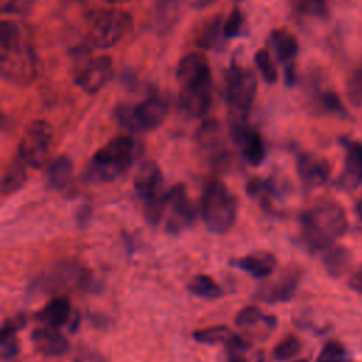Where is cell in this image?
I'll use <instances>...</instances> for the list:
<instances>
[{"label":"cell","mask_w":362,"mask_h":362,"mask_svg":"<svg viewBox=\"0 0 362 362\" xmlns=\"http://www.w3.org/2000/svg\"><path fill=\"white\" fill-rule=\"evenodd\" d=\"M300 225L304 243L314 252L332 246L349 226L345 209L331 198H322L303 211Z\"/></svg>","instance_id":"obj_1"},{"label":"cell","mask_w":362,"mask_h":362,"mask_svg":"<svg viewBox=\"0 0 362 362\" xmlns=\"http://www.w3.org/2000/svg\"><path fill=\"white\" fill-rule=\"evenodd\" d=\"M37 57L31 45L24 41L21 28L4 20L0 25V71L13 83H28L37 75Z\"/></svg>","instance_id":"obj_2"},{"label":"cell","mask_w":362,"mask_h":362,"mask_svg":"<svg viewBox=\"0 0 362 362\" xmlns=\"http://www.w3.org/2000/svg\"><path fill=\"white\" fill-rule=\"evenodd\" d=\"M257 90L256 74L246 66L233 64L226 75V100L229 106V133L235 143L250 129L247 113Z\"/></svg>","instance_id":"obj_3"},{"label":"cell","mask_w":362,"mask_h":362,"mask_svg":"<svg viewBox=\"0 0 362 362\" xmlns=\"http://www.w3.org/2000/svg\"><path fill=\"white\" fill-rule=\"evenodd\" d=\"M136 156V140L130 136H117L93 154L85 171V181L89 184L116 181L129 171Z\"/></svg>","instance_id":"obj_4"},{"label":"cell","mask_w":362,"mask_h":362,"mask_svg":"<svg viewBox=\"0 0 362 362\" xmlns=\"http://www.w3.org/2000/svg\"><path fill=\"white\" fill-rule=\"evenodd\" d=\"M238 214V202L229 188L219 180H208L202 188L201 216L205 226L214 233L228 232Z\"/></svg>","instance_id":"obj_5"},{"label":"cell","mask_w":362,"mask_h":362,"mask_svg":"<svg viewBox=\"0 0 362 362\" xmlns=\"http://www.w3.org/2000/svg\"><path fill=\"white\" fill-rule=\"evenodd\" d=\"M134 189L143 201L144 216L150 223H158L165 214L164 178L160 165L153 160L143 161L133 180Z\"/></svg>","instance_id":"obj_6"},{"label":"cell","mask_w":362,"mask_h":362,"mask_svg":"<svg viewBox=\"0 0 362 362\" xmlns=\"http://www.w3.org/2000/svg\"><path fill=\"white\" fill-rule=\"evenodd\" d=\"M115 113L117 120L129 130H154L165 120L168 103L160 95H150L137 105H119Z\"/></svg>","instance_id":"obj_7"},{"label":"cell","mask_w":362,"mask_h":362,"mask_svg":"<svg viewBox=\"0 0 362 362\" xmlns=\"http://www.w3.org/2000/svg\"><path fill=\"white\" fill-rule=\"evenodd\" d=\"M86 281L88 273L83 266L75 260H62L38 274L33 280L30 290L34 294H52L82 287Z\"/></svg>","instance_id":"obj_8"},{"label":"cell","mask_w":362,"mask_h":362,"mask_svg":"<svg viewBox=\"0 0 362 362\" xmlns=\"http://www.w3.org/2000/svg\"><path fill=\"white\" fill-rule=\"evenodd\" d=\"M132 25V17L119 8L99 11L89 25V40L98 48L116 45Z\"/></svg>","instance_id":"obj_9"},{"label":"cell","mask_w":362,"mask_h":362,"mask_svg":"<svg viewBox=\"0 0 362 362\" xmlns=\"http://www.w3.org/2000/svg\"><path fill=\"white\" fill-rule=\"evenodd\" d=\"M51 141V124L45 120H34L24 130L18 146V157L27 164V167L40 168L47 160Z\"/></svg>","instance_id":"obj_10"},{"label":"cell","mask_w":362,"mask_h":362,"mask_svg":"<svg viewBox=\"0 0 362 362\" xmlns=\"http://www.w3.org/2000/svg\"><path fill=\"white\" fill-rule=\"evenodd\" d=\"M165 214V229L168 233H178L194 222L195 208L182 184H175L170 191H167Z\"/></svg>","instance_id":"obj_11"},{"label":"cell","mask_w":362,"mask_h":362,"mask_svg":"<svg viewBox=\"0 0 362 362\" xmlns=\"http://www.w3.org/2000/svg\"><path fill=\"white\" fill-rule=\"evenodd\" d=\"M301 276L303 272L298 267L290 266L281 270L276 279L263 283L256 290L255 298L264 303L290 301L298 288Z\"/></svg>","instance_id":"obj_12"},{"label":"cell","mask_w":362,"mask_h":362,"mask_svg":"<svg viewBox=\"0 0 362 362\" xmlns=\"http://www.w3.org/2000/svg\"><path fill=\"white\" fill-rule=\"evenodd\" d=\"M177 81L180 83V89L212 86L209 62L204 54H187L177 66Z\"/></svg>","instance_id":"obj_13"},{"label":"cell","mask_w":362,"mask_h":362,"mask_svg":"<svg viewBox=\"0 0 362 362\" xmlns=\"http://www.w3.org/2000/svg\"><path fill=\"white\" fill-rule=\"evenodd\" d=\"M113 62L109 55L93 58L76 76V85L86 93L99 92L112 78Z\"/></svg>","instance_id":"obj_14"},{"label":"cell","mask_w":362,"mask_h":362,"mask_svg":"<svg viewBox=\"0 0 362 362\" xmlns=\"http://www.w3.org/2000/svg\"><path fill=\"white\" fill-rule=\"evenodd\" d=\"M197 141L201 151L211 163L221 164L226 160L223 133L216 120L209 119L201 124L197 133Z\"/></svg>","instance_id":"obj_15"},{"label":"cell","mask_w":362,"mask_h":362,"mask_svg":"<svg viewBox=\"0 0 362 362\" xmlns=\"http://www.w3.org/2000/svg\"><path fill=\"white\" fill-rule=\"evenodd\" d=\"M297 173L305 189H313L325 184L331 174L329 164L310 153H301L297 157Z\"/></svg>","instance_id":"obj_16"},{"label":"cell","mask_w":362,"mask_h":362,"mask_svg":"<svg viewBox=\"0 0 362 362\" xmlns=\"http://www.w3.org/2000/svg\"><path fill=\"white\" fill-rule=\"evenodd\" d=\"M235 324L249 335L264 338L276 328L277 320L274 315L263 314L262 310L256 305H247L236 314Z\"/></svg>","instance_id":"obj_17"},{"label":"cell","mask_w":362,"mask_h":362,"mask_svg":"<svg viewBox=\"0 0 362 362\" xmlns=\"http://www.w3.org/2000/svg\"><path fill=\"white\" fill-rule=\"evenodd\" d=\"M31 341L37 352L44 356H61L68 352V339L54 327H38L31 332Z\"/></svg>","instance_id":"obj_18"},{"label":"cell","mask_w":362,"mask_h":362,"mask_svg":"<svg viewBox=\"0 0 362 362\" xmlns=\"http://www.w3.org/2000/svg\"><path fill=\"white\" fill-rule=\"evenodd\" d=\"M230 263L255 279H264L274 272L277 266V259L272 252L256 250L242 257L233 259Z\"/></svg>","instance_id":"obj_19"},{"label":"cell","mask_w":362,"mask_h":362,"mask_svg":"<svg viewBox=\"0 0 362 362\" xmlns=\"http://www.w3.org/2000/svg\"><path fill=\"white\" fill-rule=\"evenodd\" d=\"M345 165L341 175V185L344 188H354L362 184V143L344 140Z\"/></svg>","instance_id":"obj_20"},{"label":"cell","mask_w":362,"mask_h":362,"mask_svg":"<svg viewBox=\"0 0 362 362\" xmlns=\"http://www.w3.org/2000/svg\"><path fill=\"white\" fill-rule=\"evenodd\" d=\"M212 100V86L198 89H180V106L191 117L204 116Z\"/></svg>","instance_id":"obj_21"},{"label":"cell","mask_w":362,"mask_h":362,"mask_svg":"<svg viewBox=\"0 0 362 362\" xmlns=\"http://www.w3.org/2000/svg\"><path fill=\"white\" fill-rule=\"evenodd\" d=\"M71 318V303L66 297H57L48 301L37 314L35 320L44 325L59 328Z\"/></svg>","instance_id":"obj_22"},{"label":"cell","mask_w":362,"mask_h":362,"mask_svg":"<svg viewBox=\"0 0 362 362\" xmlns=\"http://www.w3.org/2000/svg\"><path fill=\"white\" fill-rule=\"evenodd\" d=\"M74 164L69 157L59 156L49 161L45 170V182L51 189H64L72 180Z\"/></svg>","instance_id":"obj_23"},{"label":"cell","mask_w":362,"mask_h":362,"mask_svg":"<svg viewBox=\"0 0 362 362\" xmlns=\"http://www.w3.org/2000/svg\"><path fill=\"white\" fill-rule=\"evenodd\" d=\"M270 44L279 61L288 64L298 52V41L286 28H276L270 33Z\"/></svg>","instance_id":"obj_24"},{"label":"cell","mask_w":362,"mask_h":362,"mask_svg":"<svg viewBox=\"0 0 362 362\" xmlns=\"http://www.w3.org/2000/svg\"><path fill=\"white\" fill-rule=\"evenodd\" d=\"M236 144L240 146L242 156L250 165L257 167L264 161L266 146L263 137L256 130L249 129Z\"/></svg>","instance_id":"obj_25"},{"label":"cell","mask_w":362,"mask_h":362,"mask_svg":"<svg viewBox=\"0 0 362 362\" xmlns=\"http://www.w3.org/2000/svg\"><path fill=\"white\" fill-rule=\"evenodd\" d=\"M351 260H352V255L344 246L332 245L324 250L322 263L327 273L331 277H335V279L341 277L345 273V270L349 267Z\"/></svg>","instance_id":"obj_26"},{"label":"cell","mask_w":362,"mask_h":362,"mask_svg":"<svg viewBox=\"0 0 362 362\" xmlns=\"http://www.w3.org/2000/svg\"><path fill=\"white\" fill-rule=\"evenodd\" d=\"M25 167L27 164L18 156L13 163H10L1 180V194L4 197L17 192L25 184Z\"/></svg>","instance_id":"obj_27"},{"label":"cell","mask_w":362,"mask_h":362,"mask_svg":"<svg viewBox=\"0 0 362 362\" xmlns=\"http://www.w3.org/2000/svg\"><path fill=\"white\" fill-rule=\"evenodd\" d=\"M222 25H223V21H222L221 16H212V17L206 18L201 24L199 30L197 31V35H195L197 44L202 48L216 47L219 37L223 35V34H221V33H223Z\"/></svg>","instance_id":"obj_28"},{"label":"cell","mask_w":362,"mask_h":362,"mask_svg":"<svg viewBox=\"0 0 362 362\" xmlns=\"http://www.w3.org/2000/svg\"><path fill=\"white\" fill-rule=\"evenodd\" d=\"M187 288L194 296L201 298H208V300H216L223 296L222 287L208 274L194 276L187 284Z\"/></svg>","instance_id":"obj_29"},{"label":"cell","mask_w":362,"mask_h":362,"mask_svg":"<svg viewBox=\"0 0 362 362\" xmlns=\"http://www.w3.org/2000/svg\"><path fill=\"white\" fill-rule=\"evenodd\" d=\"M232 331L226 325H211L192 332V338L199 344H218L226 342L232 337Z\"/></svg>","instance_id":"obj_30"},{"label":"cell","mask_w":362,"mask_h":362,"mask_svg":"<svg viewBox=\"0 0 362 362\" xmlns=\"http://www.w3.org/2000/svg\"><path fill=\"white\" fill-rule=\"evenodd\" d=\"M314 105L320 112H324V113H335V115L346 113L339 96L332 90H322L317 93V96L314 98Z\"/></svg>","instance_id":"obj_31"},{"label":"cell","mask_w":362,"mask_h":362,"mask_svg":"<svg viewBox=\"0 0 362 362\" xmlns=\"http://www.w3.org/2000/svg\"><path fill=\"white\" fill-rule=\"evenodd\" d=\"M255 64L267 83H274L277 81V68L272 59L267 48H260L255 54Z\"/></svg>","instance_id":"obj_32"},{"label":"cell","mask_w":362,"mask_h":362,"mask_svg":"<svg viewBox=\"0 0 362 362\" xmlns=\"http://www.w3.org/2000/svg\"><path fill=\"white\" fill-rule=\"evenodd\" d=\"M294 7L298 13L314 17V18H327L328 17V0H293Z\"/></svg>","instance_id":"obj_33"},{"label":"cell","mask_w":362,"mask_h":362,"mask_svg":"<svg viewBox=\"0 0 362 362\" xmlns=\"http://www.w3.org/2000/svg\"><path fill=\"white\" fill-rule=\"evenodd\" d=\"M301 351V341L296 335H287L273 349L276 361H287L297 356Z\"/></svg>","instance_id":"obj_34"},{"label":"cell","mask_w":362,"mask_h":362,"mask_svg":"<svg viewBox=\"0 0 362 362\" xmlns=\"http://www.w3.org/2000/svg\"><path fill=\"white\" fill-rule=\"evenodd\" d=\"M345 361H346V349L344 344L337 339H329L322 345L315 362H345Z\"/></svg>","instance_id":"obj_35"},{"label":"cell","mask_w":362,"mask_h":362,"mask_svg":"<svg viewBox=\"0 0 362 362\" xmlns=\"http://www.w3.org/2000/svg\"><path fill=\"white\" fill-rule=\"evenodd\" d=\"M346 98L351 105L362 107V65L355 68L346 79Z\"/></svg>","instance_id":"obj_36"},{"label":"cell","mask_w":362,"mask_h":362,"mask_svg":"<svg viewBox=\"0 0 362 362\" xmlns=\"http://www.w3.org/2000/svg\"><path fill=\"white\" fill-rule=\"evenodd\" d=\"M0 355L3 361L14 359L20 352V345L17 339V332L10 329H1L0 332Z\"/></svg>","instance_id":"obj_37"},{"label":"cell","mask_w":362,"mask_h":362,"mask_svg":"<svg viewBox=\"0 0 362 362\" xmlns=\"http://www.w3.org/2000/svg\"><path fill=\"white\" fill-rule=\"evenodd\" d=\"M243 24H245V18H243L242 11L239 8H233L223 21V25H222L223 37H226V38L238 37L242 31Z\"/></svg>","instance_id":"obj_38"},{"label":"cell","mask_w":362,"mask_h":362,"mask_svg":"<svg viewBox=\"0 0 362 362\" xmlns=\"http://www.w3.org/2000/svg\"><path fill=\"white\" fill-rule=\"evenodd\" d=\"M74 362H105V359L96 349L82 346V348H78L74 356Z\"/></svg>","instance_id":"obj_39"},{"label":"cell","mask_w":362,"mask_h":362,"mask_svg":"<svg viewBox=\"0 0 362 362\" xmlns=\"http://www.w3.org/2000/svg\"><path fill=\"white\" fill-rule=\"evenodd\" d=\"M27 324V315L24 313H20V314H16L10 318H7L4 322H3V327L1 329H10V331H20L21 328H24Z\"/></svg>","instance_id":"obj_40"},{"label":"cell","mask_w":362,"mask_h":362,"mask_svg":"<svg viewBox=\"0 0 362 362\" xmlns=\"http://www.w3.org/2000/svg\"><path fill=\"white\" fill-rule=\"evenodd\" d=\"M348 286H349L354 291L362 294V266H359V267L349 276V279H348Z\"/></svg>","instance_id":"obj_41"},{"label":"cell","mask_w":362,"mask_h":362,"mask_svg":"<svg viewBox=\"0 0 362 362\" xmlns=\"http://www.w3.org/2000/svg\"><path fill=\"white\" fill-rule=\"evenodd\" d=\"M284 79H286V83H287L288 86H293V85L296 83L297 75H296V68H294V64H293V62L286 64V69H284Z\"/></svg>","instance_id":"obj_42"},{"label":"cell","mask_w":362,"mask_h":362,"mask_svg":"<svg viewBox=\"0 0 362 362\" xmlns=\"http://www.w3.org/2000/svg\"><path fill=\"white\" fill-rule=\"evenodd\" d=\"M188 6L195 7V8H205L208 6H211L214 1L216 0H184Z\"/></svg>","instance_id":"obj_43"},{"label":"cell","mask_w":362,"mask_h":362,"mask_svg":"<svg viewBox=\"0 0 362 362\" xmlns=\"http://www.w3.org/2000/svg\"><path fill=\"white\" fill-rule=\"evenodd\" d=\"M243 355L245 354H228L226 362H249Z\"/></svg>","instance_id":"obj_44"},{"label":"cell","mask_w":362,"mask_h":362,"mask_svg":"<svg viewBox=\"0 0 362 362\" xmlns=\"http://www.w3.org/2000/svg\"><path fill=\"white\" fill-rule=\"evenodd\" d=\"M355 212H356L358 218L362 221V194L359 195V198L355 202Z\"/></svg>","instance_id":"obj_45"},{"label":"cell","mask_w":362,"mask_h":362,"mask_svg":"<svg viewBox=\"0 0 362 362\" xmlns=\"http://www.w3.org/2000/svg\"><path fill=\"white\" fill-rule=\"evenodd\" d=\"M105 1H107V3H113V4H116V3H124V1H129V0H105Z\"/></svg>","instance_id":"obj_46"},{"label":"cell","mask_w":362,"mask_h":362,"mask_svg":"<svg viewBox=\"0 0 362 362\" xmlns=\"http://www.w3.org/2000/svg\"><path fill=\"white\" fill-rule=\"evenodd\" d=\"M294 362H308L307 359H297V361H294Z\"/></svg>","instance_id":"obj_47"}]
</instances>
